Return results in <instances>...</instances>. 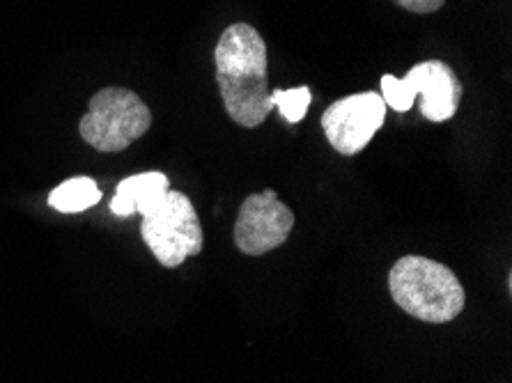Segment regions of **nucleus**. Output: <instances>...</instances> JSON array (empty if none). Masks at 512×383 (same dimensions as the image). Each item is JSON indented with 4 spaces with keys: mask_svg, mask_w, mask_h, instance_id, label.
Wrapping results in <instances>:
<instances>
[{
    "mask_svg": "<svg viewBox=\"0 0 512 383\" xmlns=\"http://www.w3.org/2000/svg\"><path fill=\"white\" fill-rule=\"evenodd\" d=\"M216 83L228 115L239 127L255 129L274 111L267 72V44L248 23H232L214 51Z\"/></svg>",
    "mask_w": 512,
    "mask_h": 383,
    "instance_id": "nucleus-1",
    "label": "nucleus"
},
{
    "mask_svg": "<svg viewBox=\"0 0 512 383\" xmlns=\"http://www.w3.org/2000/svg\"><path fill=\"white\" fill-rule=\"evenodd\" d=\"M389 289L400 310L425 324L453 322L467 303L460 278L446 264L421 255L400 257L393 264Z\"/></svg>",
    "mask_w": 512,
    "mask_h": 383,
    "instance_id": "nucleus-2",
    "label": "nucleus"
},
{
    "mask_svg": "<svg viewBox=\"0 0 512 383\" xmlns=\"http://www.w3.org/2000/svg\"><path fill=\"white\" fill-rule=\"evenodd\" d=\"M418 95L425 120L446 122L460 108L464 88L451 65L441 60L418 62L405 78L382 76V99L386 108H393L395 113H407Z\"/></svg>",
    "mask_w": 512,
    "mask_h": 383,
    "instance_id": "nucleus-3",
    "label": "nucleus"
},
{
    "mask_svg": "<svg viewBox=\"0 0 512 383\" xmlns=\"http://www.w3.org/2000/svg\"><path fill=\"white\" fill-rule=\"evenodd\" d=\"M152 127V113L136 92L104 88L81 117V138L99 152H122Z\"/></svg>",
    "mask_w": 512,
    "mask_h": 383,
    "instance_id": "nucleus-4",
    "label": "nucleus"
},
{
    "mask_svg": "<svg viewBox=\"0 0 512 383\" xmlns=\"http://www.w3.org/2000/svg\"><path fill=\"white\" fill-rule=\"evenodd\" d=\"M141 237L166 269L182 267L186 257L200 255L205 246L196 207L180 191H168L166 200L152 214L143 216Z\"/></svg>",
    "mask_w": 512,
    "mask_h": 383,
    "instance_id": "nucleus-5",
    "label": "nucleus"
},
{
    "mask_svg": "<svg viewBox=\"0 0 512 383\" xmlns=\"http://www.w3.org/2000/svg\"><path fill=\"white\" fill-rule=\"evenodd\" d=\"M386 120V104L377 92H359L333 104L322 115V129L333 150L354 156L368 143Z\"/></svg>",
    "mask_w": 512,
    "mask_h": 383,
    "instance_id": "nucleus-6",
    "label": "nucleus"
},
{
    "mask_svg": "<svg viewBox=\"0 0 512 383\" xmlns=\"http://www.w3.org/2000/svg\"><path fill=\"white\" fill-rule=\"evenodd\" d=\"M294 228V211L278 200L276 191L248 195L235 223V246L244 255H267L283 246Z\"/></svg>",
    "mask_w": 512,
    "mask_h": 383,
    "instance_id": "nucleus-7",
    "label": "nucleus"
},
{
    "mask_svg": "<svg viewBox=\"0 0 512 383\" xmlns=\"http://www.w3.org/2000/svg\"><path fill=\"white\" fill-rule=\"evenodd\" d=\"M170 182L164 173H141L122 179L111 200V211L118 218L131 214L147 216L166 200Z\"/></svg>",
    "mask_w": 512,
    "mask_h": 383,
    "instance_id": "nucleus-8",
    "label": "nucleus"
},
{
    "mask_svg": "<svg viewBox=\"0 0 512 383\" xmlns=\"http://www.w3.org/2000/svg\"><path fill=\"white\" fill-rule=\"evenodd\" d=\"M102 200L97 182L92 177H72L49 193V207L60 214H81Z\"/></svg>",
    "mask_w": 512,
    "mask_h": 383,
    "instance_id": "nucleus-9",
    "label": "nucleus"
},
{
    "mask_svg": "<svg viewBox=\"0 0 512 383\" xmlns=\"http://www.w3.org/2000/svg\"><path fill=\"white\" fill-rule=\"evenodd\" d=\"M310 101H313V95H310L306 85H299V88H292V90L271 92V104H274V108H278V113H281L290 124H297L304 120Z\"/></svg>",
    "mask_w": 512,
    "mask_h": 383,
    "instance_id": "nucleus-10",
    "label": "nucleus"
},
{
    "mask_svg": "<svg viewBox=\"0 0 512 383\" xmlns=\"http://www.w3.org/2000/svg\"><path fill=\"white\" fill-rule=\"evenodd\" d=\"M402 10L414 12V14H432L444 7L446 0H395Z\"/></svg>",
    "mask_w": 512,
    "mask_h": 383,
    "instance_id": "nucleus-11",
    "label": "nucleus"
}]
</instances>
